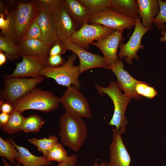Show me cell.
<instances>
[{"instance_id": "cell-1", "label": "cell", "mask_w": 166, "mask_h": 166, "mask_svg": "<svg viewBox=\"0 0 166 166\" xmlns=\"http://www.w3.org/2000/svg\"><path fill=\"white\" fill-rule=\"evenodd\" d=\"M38 6L34 1L29 2H19L7 14L10 25L4 34L17 44L24 39L28 29L36 17Z\"/></svg>"}, {"instance_id": "cell-2", "label": "cell", "mask_w": 166, "mask_h": 166, "mask_svg": "<svg viewBox=\"0 0 166 166\" xmlns=\"http://www.w3.org/2000/svg\"><path fill=\"white\" fill-rule=\"evenodd\" d=\"M59 126L62 144L73 151H79L88 137L86 123L82 118L65 112L60 117Z\"/></svg>"}, {"instance_id": "cell-3", "label": "cell", "mask_w": 166, "mask_h": 166, "mask_svg": "<svg viewBox=\"0 0 166 166\" xmlns=\"http://www.w3.org/2000/svg\"><path fill=\"white\" fill-rule=\"evenodd\" d=\"M95 88L98 93L108 96L112 101L114 111L112 117L109 123V125L114 126L119 129L121 134L124 133L128 123L125 113L131 98L121 93V90L117 82L111 81L107 87L96 84Z\"/></svg>"}, {"instance_id": "cell-4", "label": "cell", "mask_w": 166, "mask_h": 166, "mask_svg": "<svg viewBox=\"0 0 166 166\" xmlns=\"http://www.w3.org/2000/svg\"><path fill=\"white\" fill-rule=\"evenodd\" d=\"M59 99L51 92L36 87L13 105L14 110L21 113L30 109L48 113L58 107Z\"/></svg>"}, {"instance_id": "cell-5", "label": "cell", "mask_w": 166, "mask_h": 166, "mask_svg": "<svg viewBox=\"0 0 166 166\" xmlns=\"http://www.w3.org/2000/svg\"><path fill=\"white\" fill-rule=\"evenodd\" d=\"M77 57L73 53L62 65L57 67H45L40 71V76L52 78L58 85L67 88L72 85L80 89L81 84L79 77L81 73L79 66L74 65Z\"/></svg>"}, {"instance_id": "cell-6", "label": "cell", "mask_w": 166, "mask_h": 166, "mask_svg": "<svg viewBox=\"0 0 166 166\" xmlns=\"http://www.w3.org/2000/svg\"><path fill=\"white\" fill-rule=\"evenodd\" d=\"M4 86L0 92L1 98L13 104L36 88L46 77L40 76L28 78L4 76Z\"/></svg>"}, {"instance_id": "cell-7", "label": "cell", "mask_w": 166, "mask_h": 166, "mask_svg": "<svg viewBox=\"0 0 166 166\" xmlns=\"http://www.w3.org/2000/svg\"><path fill=\"white\" fill-rule=\"evenodd\" d=\"M60 103L66 112L81 118H91L92 113L89 102L79 89L74 86L67 87L60 97Z\"/></svg>"}, {"instance_id": "cell-8", "label": "cell", "mask_w": 166, "mask_h": 166, "mask_svg": "<svg viewBox=\"0 0 166 166\" xmlns=\"http://www.w3.org/2000/svg\"><path fill=\"white\" fill-rule=\"evenodd\" d=\"M115 30L100 24L85 22L75 30L69 39L80 47L88 49L92 42L106 38Z\"/></svg>"}, {"instance_id": "cell-9", "label": "cell", "mask_w": 166, "mask_h": 166, "mask_svg": "<svg viewBox=\"0 0 166 166\" xmlns=\"http://www.w3.org/2000/svg\"><path fill=\"white\" fill-rule=\"evenodd\" d=\"M136 19L116 12L110 8L92 14L88 21L90 24H98L115 30H132L135 26Z\"/></svg>"}, {"instance_id": "cell-10", "label": "cell", "mask_w": 166, "mask_h": 166, "mask_svg": "<svg viewBox=\"0 0 166 166\" xmlns=\"http://www.w3.org/2000/svg\"><path fill=\"white\" fill-rule=\"evenodd\" d=\"M135 28L133 32L128 41L125 44L121 42L118 57L120 59L125 58V61L129 65L133 63V59H139L137 53L140 49L144 48L141 43L144 35L149 30L153 28H146L142 24L140 19L139 17L136 19Z\"/></svg>"}, {"instance_id": "cell-11", "label": "cell", "mask_w": 166, "mask_h": 166, "mask_svg": "<svg viewBox=\"0 0 166 166\" xmlns=\"http://www.w3.org/2000/svg\"><path fill=\"white\" fill-rule=\"evenodd\" d=\"M22 61L16 64L13 72L4 76L11 77H33L40 76V71L47 66L48 57L22 54Z\"/></svg>"}, {"instance_id": "cell-12", "label": "cell", "mask_w": 166, "mask_h": 166, "mask_svg": "<svg viewBox=\"0 0 166 166\" xmlns=\"http://www.w3.org/2000/svg\"><path fill=\"white\" fill-rule=\"evenodd\" d=\"M63 43L66 51H72L78 57L79 60L78 66L81 74L94 68L108 69V66L103 56L86 51L72 42L69 39Z\"/></svg>"}, {"instance_id": "cell-13", "label": "cell", "mask_w": 166, "mask_h": 166, "mask_svg": "<svg viewBox=\"0 0 166 166\" xmlns=\"http://www.w3.org/2000/svg\"><path fill=\"white\" fill-rule=\"evenodd\" d=\"M51 14L58 39L63 43L77 30V25L62 3Z\"/></svg>"}, {"instance_id": "cell-14", "label": "cell", "mask_w": 166, "mask_h": 166, "mask_svg": "<svg viewBox=\"0 0 166 166\" xmlns=\"http://www.w3.org/2000/svg\"><path fill=\"white\" fill-rule=\"evenodd\" d=\"M123 31L115 30L106 38L93 42L91 44L97 48L102 52L108 68L119 60L117 52L120 43L124 40L122 35Z\"/></svg>"}, {"instance_id": "cell-15", "label": "cell", "mask_w": 166, "mask_h": 166, "mask_svg": "<svg viewBox=\"0 0 166 166\" xmlns=\"http://www.w3.org/2000/svg\"><path fill=\"white\" fill-rule=\"evenodd\" d=\"M113 139L109 146V166H130L131 157L123 142L121 133L117 128L112 130Z\"/></svg>"}, {"instance_id": "cell-16", "label": "cell", "mask_w": 166, "mask_h": 166, "mask_svg": "<svg viewBox=\"0 0 166 166\" xmlns=\"http://www.w3.org/2000/svg\"><path fill=\"white\" fill-rule=\"evenodd\" d=\"M108 69L112 70L114 73L118 86L125 95L131 98L138 100L140 99L141 96L136 91V87L139 81L132 77L124 69V64L120 59L116 63L109 66Z\"/></svg>"}, {"instance_id": "cell-17", "label": "cell", "mask_w": 166, "mask_h": 166, "mask_svg": "<svg viewBox=\"0 0 166 166\" xmlns=\"http://www.w3.org/2000/svg\"><path fill=\"white\" fill-rule=\"evenodd\" d=\"M36 18L42 31V40L50 49L55 43L60 42L51 13L38 6Z\"/></svg>"}, {"instance_id": "cell-18", "label": "cell", "mask_w": 166, "mask_h": 166, "mask_svg": "<svg viewBox=\"0 0 166 166\" xmlns=\"http://www.w3.org/2000/svg\"><path fill=\"white\" fill-rule=\"evenodd\" d=\"M62 3L77 26L81 27L85 23H88L92 14L79 0H62Z\"/></svg>"}, {"instance_id": "cell-19", "label": "cell", "mask_w": 166, "mask_h": 166, "mask_svg": "<svg viewBox=\"0 0 166 166\" xmlns=\"http://www.w3.org/2000/svg\"><path fill=\"white\" fill-rule=\"evenodd\" d=\"M139 8V17L142 25L146 28L152 27L153 19L160 10L158 0H137Z\"/></svg>"}, {"instance_id": "cell-20", "label": "cell", "mask_w": 166, "mask_h": 166, "mask_svg": "<svg viewBox=\"0 0 166 166\" xmlns=\"http://www.w3.org/2000/svg\"><path fill=\"white\" fill-rule=\"evenodd\" d=\"M9 140L18 151L16 160L23 166H43L51 164L52 161L44 156H35L26 148L18 145L12 139Z\"/></svg>"}, {"instance_id": "cell-21", "label": "cell", "mask_w": 166, "mask_h": 166, "mask_svg": "<svg viewBox=\"0 0 166 166\" xmlns=\"http://www.w3.org/2000/svg\"><path fill=\"white\" fill-rule=\"evenodd\" d=\"M17 45L21 54L48 57L50 49L41 40L25 39Z\"/></svg>"}, {"instance_id": "cell-22", "label": "cell", "mask_w": 166, "mask_h": 166, "mask_svg": "<svg viewBox=\"0 0 166 166\" xmlns=\"http://www.w3.org/2000/svg\"><path fill=\"white\" fill-rule=\"evenodd\" d=\"M110 8L135 19L139 17L137 0H110Z\"/></svg>"}, {"instance_id": "cell-23", "label": "cell", "mask_w": 166, "mask_h": 166, "mask_svg": "<svg viewBox=\"0 0 166 166\" xmlns=\"http://www.w3.org/2000/svg\"><path fill=\"white\" fill-rule=\"evenodd\" d=\"M25 117L22 113L14 110L10 114V117L7 123L0 126L3 132L9 134L15 133L22 130Z\"/></svg>"}, {"instance_id": "cell-24", "label": "cell", "mask_w": 166, "mask_h": 166, "mask_svg": "<svg viewBox=\"0 0 166 166\" xmlns=\"http://www.w3.org/2000/svg\"><path fill=\"white\" fill-rule=\"evenodd\" d=\"M0 50L11 61L17 59L21 56V51L17 45L7 36L2 34L0 36Z\"/></svg>"}, {"instance_id": "cell-25", "label": "cell", "mask_w": 166, "mask_h": 166, "mask_svg": "<svg viewBox=\"0 0 166 166\" xmlns=\"http://www.w3.org/2000/svg\"><path fill=\"white\" fill-rule=\"evenodd\" d=\"M28 141L36 146L38 150L45 158L50 150L58 142L57 137L54 135H50L47 138L40 139L33 138L28 139Z\"/></svg>"}, {"instance_id": "cell-26", "label": "cell", "mask_w": 166, "mask_h": 166, "mask_svg": "<svg viewBox=\"0 0 166 166\" xmlns=\"http://www.w3.org/2000/svg\"><path fill=\"white\" fill-rule=\"evenodd\" d=\"M18 155V151L10 140H5L0 136V156L6 159L12 164H14Z\"/></svg>"}, {"instance_id": "cell-27", "label": "cell", "mask_w": 166, "mask_h": 166, "mask_svg": "<svg viewBox=\"0 0 166 166\" xmlns=\"http://www.w3.org/2000/svg\"><path fill=\"white\" fill-rule=\"evenodd\" d=\"M45 121L40 116L33 114L25 117L22 130L25 132H38L45 123Z\"/></svg>"}, {"instance_id": "cell-28", "label": "cell", "mask_w": 166, "mask_h": 166, "mask_svg": "<svg viewBox=\"0 0 166 166\" xmlns=\"http://www.w3.org/2000/svg\"><path fill=\"white\" fill-rule=\"evenodd\" d=\"M92 13L96 14L110 8V0H79Z\"/></svg>"}, {"instance_id": "cell-29", "label": "cell", "mask_w": 166, "mask_h": 166, "mask_svg": "<svg viewBox=\"0 0 166 166\" xmlns=\"http://www.w3.org/2000/svg\"><path fill=\"white\" fill-rule=\"evenodd\" d=\"M67 152L63 146L57 142L48 153L46 158L49 161L60 163L67 157Z\"/></svg>"}, {"instance_id": "cell-30", "label": "cell", "mask_w": 166, "mask_h": 166, "mask_svg": "<svg viewBox=\"0 0 166 166\" xmlns=\"http://www.w3.org/2000/svg\"><path fill=\"white\" fill-rule=\"evenodd\" d=\"M136 91L140 96L149 99L155 97L157 94L156 90L148 83L139 81L136 87Z\"/></svg>"}, {"instance_id": "cell-31", "label": "cell", "mask_w": 166, "mask_h": 166, "mask_svg": "<svg viewBox=\"0 0 166 166\" xmlns=\"http://www.w3.org/2000/svg\"><path fill=\"white\" fill-rule=\"evenodd\" d=\"M160 10L157 15L153 19V22L161 30L165 29L166 26L164 24L166 23V2L158 0Z\"/></svg>"}, {"instance_id": "cell-32", "label": "cell", "mask_w": 166, "mask_h": 166, "mask_svg": "<svg viewBox=\"0 0 166 166\" xmlns=\"http://www.w3.org/2000/svg\"><path fill=\"white\" fill-rule=\"evenodd\" d=\"M28 38L42 40V31L36 16L30 25L24 39Z\"/></svg>"}, {"instance_id": "cell-33", "label": "cell", "mask_w": 166, "mask_h": 166, "mask_svg": "<svg viewBox=\"0 0 166 166\" xmlns=\"http://www.w3.org/2000/svg\"><path fill=\"white\" fill-rule=\"evenodd\" d=\"M39 7L51 13L59 6L62 4V0H34Z\"/></svg>"}, {"instance_id": "cell-34", "label": "cell", "mask_w": 166, "mask_h": 166, "mask_svg": "<svg viewBox=\"0 0 166 166\" xmlns=\"http://www.w3.org/2000/svg\"><path fill=\"white\" fill-rule=\"evenodd\" d=\"M47 66L52 67L60 66L65 62L61 55H56L49 56L47 58Z\"/></svg>"}, {"instance_id": "cell-35", "label": "cell", "mask_w": 166, "mask_h": 166, "mask_svg": "<svg viewBox=\"0 0 166 166\" xmlns=\"http://www.w3.org/2000/svg\"><path fill=\"white\" fill-rule=\"evenodd\" d=\"M66 51L63 43L58 42L51 47L49 51V56L61 55L65 53Z\"/></svg>"}, {"instance_id": "cell-36", "label": "cell", "mask_w": 166, "mask_h": 166, "mask_svg": "<svg viewBox=\"0 0 166 166\" xmlns=\"http://www.w3.org/2000/svg\"><path fill=\"white\" fill-rule=\"evenodd\" d=\"M4 14L0 13V29L2 31V34L4 35L8 31L10 25V19L9 17L7 16L6 18H5Z\"/></svg>"}, {"instance_id": "cell-37", "label": "cell", "mask_w": 166, "mask_h": 166, "mask_svg": "<svg viewBox=\"0 0 166 166\" xmlns=\"http://www.w3.org/2000/svg\"><path fill=\"white\" fill-rule=\"evenodd\" d=\"M78 157L75 154L68 156L64 161L58 163L57 166H77L78 163Z\"/></svg>"}, {"instance_id": "cell-38", "label": "cell", "mask_w": 166, "mask_h": 166, "mask_svg": "<svg viewBox=\"0 0 166 166\" xmlns=\"http://www.w3.org/2000/svg\"><path fill=\"white\" fill-rule=\"evenodd\" d=\"M13 104L3 100L0 102V110L1 113L10 114L14 110Z\"/></svg>"}, {"instance_id": "cell-39", "label": "cell", "mask_w": 166, "mask_h": 166, "mask_svg": "<svg viewBox=\"0 0 166 166\" xmlns=\"http://www.w3.org/2000/svg\"><path fill=\"white\" fill-rule=\"evenodd\" d=\"M10 114L1 113L0 114V126L6 124L9 120Z\"/></svg>"}, {"instance_id": "cell-40", "label": "cell", "mask_w": 166, "mask_h": 166, "mask_svg": "<svg viewBox=\"0 0 166 166\" xmlns=\"http://www.w3.org/2000/svg\"><path fill=\"white\" fill-rule=\"evenodd\" d=\"M7 57L5 53L0 50V66H2L6 63Z\"/></svg>"}, {"instance_id": "cell-41", "label": "cell", "mask_w": 166, "mask_h": 166, "mask_svg": "<svg viewBox=\"0 0 166 166\" xmlns=\"http://www.w3.org/2000/svg\"><path fill=\"white\" fill-rule=\"evenodd\" d=\"M161 31V34L162 36L160 38L159 41L160 42H166V30L165 29Z\"/></svg>"}, {"instance_id": "cell-42", "label": "cell", "mask_w": 166, "mask_h": 166, "mask_svg": "<svg viewBox=\"0 0 166 166\" xmlns=\"http://www.w3.org/2000/svg\"><path fill=\"white\" fill-rule=\"evenodd\" d=\"M2 160L4 166H22L21 164L18 162L14 165L10 164L6 161L5 159L3 158H2Z\"/></svg>"}, {"instance_id": "cell-43", "label": "cell", "mask_w": 166, "mask_h": 166, "mask_svg": "<svg viewBox=\"0 0 166 166\" xmlns=\"http://www.w3.org/2000/svg\"><path fill=\"white\" fill-rule=\"evenodd\" d=\"M107 163L105 162H103L101 163L98 164L97 161H96L93 165L92 166H107Z\"/></svg>"}, {"instance_id": "cell-44", "label": "cell", "mask_w": 166, "mask_h": 166, "mask_svg": "<svg viewBox=\"0 0 166 166\" xmlns=\"http://www.w3.org/2000/svg\"><path fill=\"white\" fill-rule=\"evenodd\" d=\"M107 166H109V165H108V164H107Z\"/></svg>"}]
</instances>
